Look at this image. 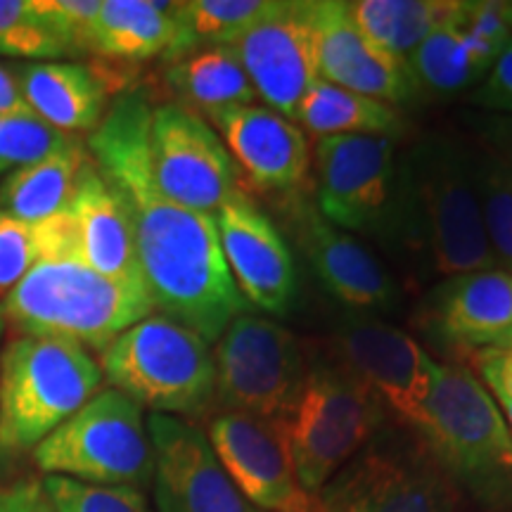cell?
Wrapping results in <instances>:
<instances>
[{
  "label": "cell",
  "mask_w": 512,
  "mask_h": 512,
  "mask_svg": "<svg viewBox=\"0 0 512 512\" xmlns=\"http://www.w3.org/2000/svg\"><path fill=\"white\" fill-rule=\"evenodd\" d=\"M150 117L140 95H121L88 138V152L126 207L155 311L214 344L247 302L223 259L214 216L185 209L157 188Z\"/></svg>",
  "instance_id": "6da1fadb"
},
{
  "label": "cell",
  "mask_w": 512,
  "mask_h": 512,
  "mask_svg": "<svg viewBox=\"0 0 512 512\" xmlns=\"http://www.w3.org/2000/svg\"><path fill=\"white\" fill-rule=\"evenodd\" d=\"M155 313L145 283L107 278L83 259L38 261L0 302L17 335L60 337L105 351L121 332Z\"/></svg>",
  "instance_id": "7a4b0ae2"
},
{
  "label": "cell",
  "mask_w": 512,
  "mask_h": 512,
  "mask_svg": "<svg viewBox=\"0 0 512 512\" xmlns=\"http://www.w3.org/2000/svg\"><path fill=\"white\" fill-rule=\"evenodd\" d=\"M100 363L79 342L15 335L0 354V460L34 453L100 392Z\"/></svg>",
  "instance_id": "3957f363"
},
{
  "label": "cell",
  "mask_w": 512,
  "mask_h": 512,
  "mask_svg": "<svg viewBox=\"0 0 512 512\" xmlns=\"http://www.w3.org/2000/svg\"><path fill=\"white\" fill-rule=\"evenodd\" d=\"M413 233L434 271L463 275L498 268L479 209L472 147L451 136H425L401 159Z\"/></svg>",
  "instance_id": "277c9868"
},
{
  "label": "cell",
  "mask_w": 512,
  "mask_h": 512,
  "mask_svg": "<svg viewBox=\"0 0 512 512\" xmlns=\"http://www.w3.org/2000/svg\"><path fill=\"white\" fill-rule=\"evenodd\" d=\"M427 453L441 472L479 503H512V432L494 396L463 363H434L427 422Z\"/></svg>",
  "instance_id": "5b68a950"
},
{
  "label": "cell",
  "mask_w": 512,
  "mask_h": 512,
  "mask_svg": "<svg viewBox=\"0 0 512 512\" xmlns=\"http://www.w3.org/2000/svg\"><path fill=\"white\" fill-rule=\"evenodd\" d=\"M98 363L112 389L152 413L190 420L216 401L209 342L164 313H150L121 332Z\"/></svg>",
  "instance_id": "8992f818"
},
{
  "label": "cell",
  "mask_w": 512,
  "mask_h": 512,
  "mask_svg": "<svg viewBox=\"0 0 512 512\" xmlns=\"http://www.w3.org/2000/svg\"><path fill=\"white\" fill-rule=\"evenodd\" d=\"M316 209L347 233L382 242H415L396 140L330 136L316 145Z\"/></svg>",
  "instance_id": "52a82bcc"
},
{
  "label": "cell",
  "mask_w": 512,
  "mask_h": 512,
  "mask_svg": "<svg viewBox=\"0 0 512 512\" xmlns=\"http://www.w3.org/2000/svg\"><path fill=\"white\" fill-rule=\"evenodd\" d=\"M382 425V406L339 366L318 363L306 375L302 396L283 420L287 448L299 484L311 496L349 465Z\"/></svg>",
  "instance_id": "ba28073f"
},
{
  "label": "cell",
  "mask_w": 512,
  "mask_h": 512,
  "mask_svg": "<svg viewBox=\"0 0 512 512\" xmlns=\"http://www.w3.org/2000/svg\"><path fill=\"white\" fill-rule=\"evenodd\" d=\"M43 477L100 486L152 482V444L143 406L117 389H102L31 453Z\"/></svg>",
  "instance_id": "9c48e42d"
},
{
  "label": "cell",
  "mask_w": 512,
  "mask_h": 512,
  "mask_svg": "<svg viewBox=\"0 0 512 512\" xmlns=\"http://www.w3.org/2000/svg\"><path fill=\"white\" fill-rule=\"evenodd\" d=\"M216 401L223 411L285 420L302 396L306 375L297 337L271 318L240 313L216 339Z\"/></svg>",
  "instance_id": "30bf717a"
},
{
  "label": "cell",
  "mask_w": 512,
  "mask_h": 512,
  "mask_svg": "<svg viewBox=\"0 0 512 512\" xmlns=\"http://www.w3.org/2000/svg\"><path fill=\"white\" fill-rule=\"evenodd\" d=\"M337 363L396 418L422 430L430 406L434 358L396 325L349 313L335 330Z\"/></svg>",
  "instance_id": "8fae6325"
},
{
  "label": "cell",
  "mask_w": 512,
  "mask_h": 512,
  "mask_svg": "<svg viewBox=\"0 0 512 512\" xmlns=\"http://www.w3.org/2000/svg\"><path fill=\"white\" fill-rule=\"evenodd\" d=\"M150 162L157 188L185 209L214 216L238 195L240 171L214 128L190 107L152 110Z\"/></svg>",
  "instance_id": "7c38bea8"
},
{
  "label": "cell",
  "mask_w": 512,
  "mask_h": 512,
  "mask_svg": "<svg viewBox=\"0 0 512 512\" xmlns=\"http://www.w3.org/2000/svg\"><path fill=\"white\" fill-rule=\"evenodd\" d=\"M320 512H453L448 477L430 453L373 446L318 494Z\"/></svg>",
  "instance_id": "4fadbf2b"
},
{
  "label": "cell",
  "mask_w": 512,
  "mask_h": 512,
  "mask_svg": "<svg viewBox=\"0 0 512 512\" xmlns=\"http://www.w3.org/2000/svg\"><path fill=\"white\" fill-rule=\"evenodd\" d=\"M207 437L230 482L252 508L320 512L318 498L304 491L294 472L283 420L223 411L211 418Z\"/></svg>",
  "instance_id": "5bb4252c"
},
{
  "label": "cell",
  "mask_w": 512,
  "mask_h": 512,
  "mask_svg": "<svg viewBox=\"0 0 512 512\" xmlns=\"http://www.w3.org/2000/svg\"><path fill=\"white\" fill-rule=\"evenodd\" d=\"M147 434L159 512H259L230 482L207 432L195 422L150 413Z\"/></svg>",
  "instance_id": "9a60e30c"
},
{
  "label": "cell",
  "mask_w": 512,
  "mask_h": 512,
  "mask_svg": "<svg viewBox=\"0 0 512 512\" xmlns=\"http://www.w3.org/2000/svg\"><path fill=\"white\" fill-rule=\"evenodd\" d=\"M230 48L252 81L256 98L294 121L302 100L320 79L306 0L271 3L266 15Z\"/></svg>",
  "instance_id": "2e32d148"
},
{
  "label": "cell",
  "mask_w": 512,
  "mask_h": 512,
  "mask_svg": "<svg viewBox=\"0 0 512 512\" xmlns=\"http://www.w3.org/2000/svg\"><path fill=\"white\" fill-rule=\"evenodd\" d=\"M214 221L223 259L242 299L285 316L297 297V271L280 230L242 190L216 211Z\"/></svg>",
  "instance_id": "e0dca14e"
},
{
  "label": "cell",
  "mask_w": 512,
  "mask_h": 512,
  "mask_svg": "<svg viewBox=\"0 0 512 512\" xmlns=\"http://www.w3.org/2000/svg\"><path fill=\"white\" fill-rule=\"evenodd\" d=\"M306 15L316 43L318 76L387 105H406L420 91L408 62L384 53L356 27L349 3L309 0Z\"/></svg>",
  "instance_id": "ac0fdd59"
},
{
  "label": "cell",
  "mask_w": 512,
  "mask_h": 512,
  "mask_svg": "<svg viewBox=\"0 0 512 512\" xmlns=\"http://www.w3.org/2000/svg\"><path fill=\"white\" fill-rule=\"evenodd\" d=\"M207 119L256 190L292 192L304 183L311 152L302 126L261 105L214 110Z\"/></svg>",
  "instance_id": "d6986e66"
},
{
  "label": "cell",
  "mask_w": 512,
  "mask_h": 512,
  "mask_svg": "<svg viewBox=\"0 0 512 512\" xmlns=\"http://www.w3.org/2000/svg\"><path fill=\"white\" fill-rule=\"evenodd\" d=\"M294 235L320 280L337 302L356 313L392 309L399 287L377 256L347 230L332 226L311 204L294 209Z\"/></svg>",
  "instance_id": "ffe728a7"
},
{
  "label": "cell",
  "mask_w": 512,
  "mask_h": 512,
  "mask_svg": "<svg viewBox=\"0 0 512 512\" xmlns=\"http://www.w3.org/2000/svg\"><path fill=\"white\" fill-rule=\"evenodd\" d=\"M432 328L467 356L512 344V273L503 268L448 278L432 297Z\"/></svg>",
  "instance_id": "44dd1931"
},
{
  "label": "cell",
  "mask_w": 512,
  "mask_h": 512,
  "mask_svg": "<svg viewBox=\"0 0 512 512\" xmlns=\"http://www.w3.org/2000/svg\"><path fill=\"white\" fill-rule=\"evenodd\" d=\"M8 69L29 110L64 133H93L110 110V83L86 64L12 62Z\"/></svg>",
  "instance_id": "7402d4cb"
},
{
  "label": "cell",
  "mask_w": 512,
  "mask_h": 512,
  "mask_svg": "<svg viewBox=\"0 0 512 512\" xmlns=\"http://www.w3.org/2000/svg\"><path fill=\"white\" fill-rule=\"evenodd\" d=\"M69 214L79 233L81 259L93 271L107 278L143 283L131 219L117 192L98 171L93 157L81 169Z\"/></svg>",
  "instance_id": "603a6c76"
},
{
  "label": "cell",
  "mask_w": 512,
  "mask_h": 512,
  "mask_svg": "<svg viewBox=\"0 0 512 512\" xmlns=\"http://www.w3.org/2000/svg\"><path fill=\"white\" fill-rule=\"evenodd\" d=\"M88 53L128 62L152 57L181 60L190 53V43L178 17V3L100 0L88 34Z\"/></svg>",
  "instance_id": "cb8c5ba5"
},
{
  "label": "cell",
  "mask_w": 512,
  "mask_h": 512,
  "mask_svg": "<svg viewBox=\"0 0 512 512\" xmlns=\"http://www.w3.org/2000/svg\"><path fill=\"white\" fill-rule=\"evenodd\" d=\"M458 5L406 60L418 88L446 98L477 88L503 53L460 24Z\"/></svg>",
  "instance_id": "d4e9b609"
},
{
  "label": "cell",
  "mask_w": 512,
  "mask_h": 512,
  "mask_svg": "<svg viewBox=\"0 0 512 512\" xmlns=\"http://www.w3.org/2000/svg\"><path fill=\"white\" fill-rule=\"evenodd\" d=\"M294 121L316 138L384 136L396 140L406 131V121L396 107L323 79L313 83Z\"/></svg>",
  "instance_id": "484cf974"
},
{
  "label": "cell",
  "mask_w": 512,
  "mask_h": 512,
  "mask_svg": "<svg viewBox=\"0 0 512 512\" xmlns=\"http://www.w3.org/2000/svg\"><path fill=\"white\" fill-rule=\"evenodd\" d=\"M91 159L81 143L38 164L12 171L0 183V211L19 221L41 223L62 214L72 204L81 169Z\"/></svg>",
  "instance_id": "4316f807"
},
{
  "label": "cell",
  "mask_w": 512,
  "mask_h": 512,
  "mask_svg": "<svg viewBox=\"0 0 512 512\" xmlns=\"http://www.w3.org/2000/svg\"><path fill=\"white\" fill-rule=\"evenodd\" d=\"M166 81L185 102L204 114L226 107L254 105L256 91L230 46H207L171 62Z\"/></svg>",
  "instance_id": "83f0119b"
},
{
  "label": "cell",
  "mask_w": 512,
  "mask_h": 512,
  "mask_svg": "<svg viewBox=\"0 0 512 512\" xmlns=\"http://www.w3.org/2000/svg\"><path fill=\"white\" fill-rule=\"evenodd\" d=\"M458 0H358L349 3L356 27L384 53L408 55L446 22Z\"/></svg>",
  "instance_id": "f1b7e54d"
},
{
  "label": "cell",
  "mask_w": 512,
  "mask_h": 512,
  "mask_svg": "<svg viewBox=\"0 0 512 512\" xmlns=\"http://www.w3.org/2000/svg\"><path fill=\"white\" fill-rule=\"evenodd\" d=\"M472 147V176L496 266L512 273V176L484 143Z\"/></svg>",
  "instance_id": "f546056e"
},
{
  "label": "cell",
  "mask_w": 512,
  "mask_h": 512,
  "mask_svg": "<svg viewBox=\"0 0 512 512\" xmlns=\"http://www.w3.org/2000/svg\"><path fill=\"white\" fill-rule=\"evenodd\" d=\"M0 55L19 62H55L76 53L48 22L38 0H0Z\"/></svg>",
  "instance_id": "4dcf8cb0"
},
{
  "label": "cell",
  "mask_w": 512,
  "mask_h": 512,
  "mask_svg": "<svg viewBox=\"0 0 512 512\" xmlns=\"http://www.w3.org/2000/svg\"><path fill=\"white\" fill-rule=\"evenodd\" d=\"M268 8V0H185L178 3V17L192 53L207 46H230L264 17Z\"/></svg>",
  "instance_id": "1f68e13d"
},
{
  "label": "cell",
  "mask_w": 512,
  "mask_h": 512,
  "mask_svg": "<svg viewBox=\"0 0 512 512\" xmlns=\"http://www.w3.org/2000/svg\"><path fill=\"white\" fill-rule=\"evenodd\" d=\"M79 145V138L50 126L31 110L0 112V174L38 164Z\"/></svg>",
  "instance_id": "d6a6232c"
},
{
  "label": "cell",
  "mask_w": 512,
  "mask_h": 512,
  "mask_svg": "<svg viewBox=\"0 0 512 512\" xmlns=\"http://www.w3.org/2000/svg\"><path fill=\"white\" fill-rule=\"evenodd\" d=\"M38 486L57 512H152L143 491L133 486H100L53 475Z\"/></svg>",
  "instance_id": "836d02e7"
},
{
  "label": "cell",
  "mask_w": 512,
  "mask_h": 512,
  "mask_svg": "<svg viewBox=\"0 0 512 512\" xmlns=\"http://www.w3.org/2000/svg\"><path fill=\"white\" fill-rule=\"evenodd\" d=\"M41 261L34 223L0 211V299Z\"/></svg>",
  "instance_id": "e575fe53"
},
{
  "label": "cell",
  "mask_w": 512,
  "mask_h": 512,
  "mask_svg": "<svg viewBox=\"0 0 512 512\" xmlns=\"http://www.w3.org/2000/svg\"><path fill=\"white\" fill-rule=\"evenodd\" d=\"M470 363L477 368L482 384L494 396L498 411L512 432V344L475 354Z\"/></svg>",
  "instance_id": "d590c367"
},
{
  "label": "cell",
  "mask_w": 512,
  "mask_h": 512,
  "mask_svg": "<svg viewBox=\"0 0 512 512\" xmlns=\"http://www.w3.org/2000/svg\"><path fill=\"white\" fill-rule=\"evenodd\" d=\"M470 102L486 114H510L512 117V38L486 79L472 91Z\"/></svg>",
  "instance_id": "8d00e7d4"
},
{
  "label": "cell",
  "mask_w": 512,
  "mask_h": 512,
  "mask_svg": "<svg viewBox=\"0 0 512 512\" xmlns=\"http://www.w3.org/2000/svg\"><path fill=\"white\" fill-rule=\"evenodd\" d=\"M458 19L472 36H477L479 41L489 43V46L498 50L508 46V41L512 38V31L503 15V3H489V0L465 3V0H460Z\"/></svg>",
  "instance_id": "74e56055"
},
{
  "label": "cell",
  "mask_w": 512,
  "mask_h": 512,
  "mask_svg": "<svg viewBox=\"0 0 512 512\" xmlns=\"http://www.w3.org/2000/svg\"><path fill=\"white\" fill-rule=\"evenodd\" d=\"M470 126L475 128L484 145L489 147H512V117L510 114H475L470 117Z\"/></svg>",
  "instance_id": "f35d334b"
},
{
  "label": "cell",
  "mask_w": 512,
  "mask_h": 512,
  "mask_svg": "<svg viewBox=\"0 0 512 512\" xmlns=\"http://www.w3.org/2000/svg\"><path fill=\"white\" fill-rule=\"evenodd\" d=\"M38 482H19L0 486V512H38Z\"/></svg>",
  "instance_id": "ab89813d"
},
{
  "label": "cell",
  "mask_w": 512,
  "mask_h": 512,
  "mask_svg": "<svg viewBox=\"0 0 512 512\" xmlns=\"http://www.w3.org/2000/svg\"><path fill=\"white\" fill-rule=\"evenodd\" d=\"M17 110H29L27 102H24L22 93H19L15 79H12L8 64L0 62V112H17Z\"/></svg>",
  "instance_id": "60d3db41"
},
{
  "label": "cell",
  "mask_w": 512,
  "mask_h": 512,
  "mask_svg": "<svg viewBox=\"0 0 512 512\" xmlns=\"http://www.w3.org/2000/svg\"><path fill=\"white\" fill-rule=\"evenodd\" d=\"M489 147V145H486ZM491 150L496 152L498 157H501V162L505 164V169L510 171V176H512V147H491Z\"/></svg>",
  "instance_id": "b9f144b4"
},
{
  "label": "cell",
  "mask_w": 512,
  "mask_h": 512,
  "mask_svg": "<svg viewBox=\"0 0 512 512\" xmlns=\"http://www.w3.org/2000/svg\"><path fill=\"white\" fill-rule=\"evenodd\" d=\"M36 505H38V512H57L53 505L48 503V498L41 494V486H38V491H36Z\"/></svg>",
  "instance_id": "7bdbcfd3"
},
{
  "label": "cell",
  "mask_w": 512,
  "mask_h": 512,
  "mask_svg": "<svg viewBox=\"0 0 512 512\" xmlns=\"http://www.w3.org/2000/svg\"><path fill=\"white\" fill-rule=\"evenodd\" d=\"M503 15H505V22H508V27L512 31V3H503Z\"/></svg>",
  "instance_id": "ee69618b"
},
{
  "label": "cell",
  "mask_w": 512,
  "mask_h": 512,
  "mask_svg": "<svg viewBox=\"0 0 512 512\" xmlns=\"http://www.w3.org/2000/svg\"><path fill=\"white\" fill-rule=\"evenodd\" d=\"M5 328H8V325H5L3 316H0V354H3V337H5Z\"/></svg>",
  "instance_id": "f6af8a7d"
}]
</instances>
